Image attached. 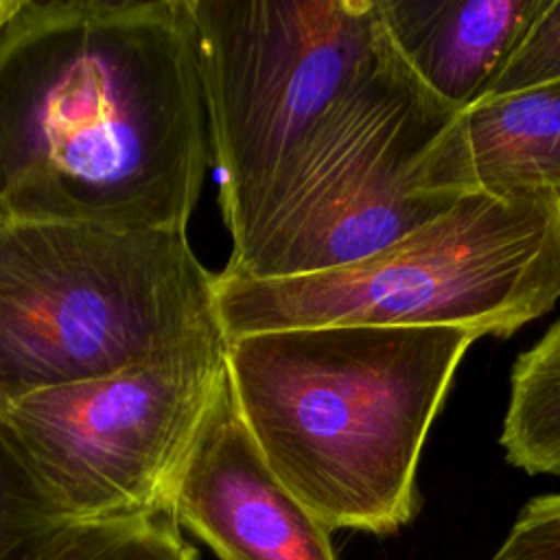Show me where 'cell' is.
<instances>
[{"mask_svg": "<svg viewBox=\"0 0 560 560\" xmlns=\"http://www.w3.org/2000/svg\"><path fill=\"white\" fill-rule=\"evenodd\" d=\"M11 560H199L171 512L57 521Z\"/></svg>", "mask_w": 560, "mask_h": 560, "instance_id": "12", "label": "cell"}, {"mask_svg": "<svg viewBox=\"0 0 560 560\" xmlns=\"http://www.w3.org/2000/svg\"><path fill=\"white\" fill-rule=\"evenodd\" d=\"M560 81V0H542L488 96Z\"/></svg>", "mask_w": 560, "mask_h": 560, "instance_id": "14", "label": "cell"}, {"mask_svg": "<svg viewBox=\"0 0 560 560\" xmlns=\"http://www.w3.org/2000/svg\"><path fill=\"white\" fill-rule=\"evenodd\" d=\"M171 514L219 560H337L330 532L249 438L230 378L184 464Z\"/></svg>", "mask_w": 560, "mask_h": 560, "instance_id": "8", "label": "cell"}, {"mask_svg": "<svg viewBox=\"0 0 560 560\" xmlns=\"http://www.w3.org/2000/svg\"><path fill=\"white\" fill-rule=\"evenodd\" d=\"M455 114L385 28L374 59L230 249L223 271L284 278L341 267L446 212L459 197L418 192L411 173Z\"/></svg>", "mask_w": 560, "mask_h": 560, "instance_id": "6", "label": "cell"}, {"mask_svg": "<svg viewBox=\"0 0 560 560\" xmlns=\"http://www.w3.org/2000/svg\"><path fill=\"white\" fill-rule=\"evenodd\" d=\"M221 219L236 247L385 35L378 0H188Z\"/></svg>", "mask_w": 560, "mask_h": 560, "instance_id": "5", "label": "cell"}, {"mask_svg": "<svg viewBox=\"0 0 560 560\" xmlns=\"http://www.w3.org/2000/svg\"><path fill=\"white\" fill-rule=\"evenodd\" d=\"M492 560H560V492L527 501Z\"/></svg>", "mask_w": 560, "mask_h": 560, "instance_id": "15", "label": "cell"}, {"mask_svg": "<svg viewBox=\"0 0 560 560\" xmlns=\"http://www.w3.org/2000/svg\"><path fill=\"white\" fill-rule=\"evenodd\" d=\"M542 0H378L413 72L457 112L486 98Z\"/></svg>", "mask_w": 560, "mask_h": 560, "instance_id": "10", "label": "cell"}, {"mask_svg": "<svg viewBox=\"0 0 560 560\" xmlns=\"http://www.w3.org/2000/svg\"><path fill=\"white\" fill-rule=\"evenodd\" d=\"M20 0H0V26L9 20V15L18 9Z\"/></svg>", "mask_w": 560, "mask_h": 560, "instance_id": "16", "label": "cell"}, {"mask_svg": "<svg viewBox=\"0 0 560 560\" xmlns=\"http://www.w3.org/2000/svg\"><path fill=\"white\" fill-rule=\"evenodd\" d=\"M212 164L188 0H20L0 219L186 232Z\"/></svg>", "mask_w": 560, "mask_h": 560, "instance_id": "1", "label": "cell"}, {"mask_svg": "<svg viewBox=\"0 0 560 560\" xmlns=\"http://www.w3.org/2000/svg\"><path fill=\"white\" fill-rule=\"evenodd\" d=\"M228 385L225 337L0 405L57 521L171 512L184 464Z\"/></svg>", "mask_w": 560, "mask_h": 560, "instance_id": "7", "label": "cell"}, {"mask_svg": "<svg viewBox=\"0 0 560 560\" xmlns=\"http://www.w3.org/2000/svg\"><path fill=\"white\" fill-rule=\"evenodd\" d=\"M418 192L560 195V81L459 109L411 173Z\"/></svg>", "mask_w": 560, "mask_h": 560, "instance_id": "9", "label": "cell"}, {"mask_svg": "<svg viewBox=\"0 0 560 560\" xmlns=\"http://www.w3.org/2000/svg\"><path fill=\"white\" fill-rule=\"evenodd\" d=\"M219 337L186 232L0 219V405Z\"/></svg>", "mask_w": 560, "mask_h": 560, "instance_id": "4", "label": "cell"}, {"mask_svg": "<svg viewBox=\"0 0 560 560\" xmlns=\"http://www.w3.org/2000/svg\"><path fill=\"white\" fill-rule=\"evenodd\" d=\"M499 444L527 475H560V319L514 361Z\"/></svg>", "mask_w": 560, "mask_h": 560, "instance_id": "11", "label": "cell"}, {"mask_svg": "<svg viewBox=\"0 0 560 560\" xmlns=\"http://www.w3.org/2000/svg\"><path fill=\"white\" fill-rule=\"evenodd\" d=\"M57 523L0 413V560Z\"/></svg>", "mask_w": 560, "mask_h": 560, "instance_id": "13", "label": "cell"}, {"mask_svg": "<svg viewBox=\"0 0 560 560\" xmlns=\"http://www.w3.org/2000/svg\"><path fill=\"white\" fill-rule=\"evenodd\" d=\"M475 332L330 326L225 341L232 396L271 472L328 529L394 534L422 505L418 466Z\"/></svg>", "mask_w": 560, "mask_h": 560, "instance_id": "2", "label": "cell"}, {"mask_svg": "<svg viewBox=\"0 0 560 560\" xmlns=\"http://www.w3.org/2000/svg\"><path fill=\"white\" fill-rule=\"evenodd\" d=\"M560 298V195H464L383 249L332 269L214 273L225 341L330 326H457L512 337Z\"/></svg>", "mask_w": 560, "mask_h": 560, "instance_id": "3", "label": "cell"}]
</instances>
